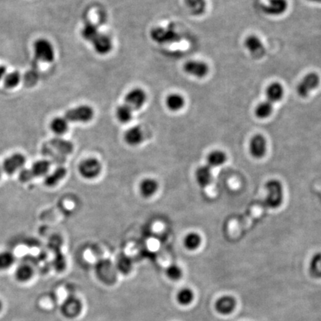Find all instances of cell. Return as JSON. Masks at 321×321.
<instances>
[{
    "mask_svg": "<svg viewBox=\"0 0 321 321\" xmlns=\"http://www.w3.org/2000/svg\"><path fill=\"white\" fill-rule=\"evenodd\" d=\"M201 237L196 232L189 233L184 240V245L189 251H195L201 245Z\"/></svg>",
    "mask_w": 321,
    "mask_h": 321,
    "instance_id": "obj_30",
    "label": "cell"
},
{
    "mask_svg": "<svg viewBox=\"0 0 321 321\" xmlns=\"http://www.w3.org/2000/svg\"><path fill=\"white\" fill-rule=\"evenodd\" d=\"M100 33L98 25L90 21L86 22L81 31V35L83 39L89 41V42H92Z\"/></svg>",
    "mask_w": 321,
    "mask_h": 321,
    "instance_id": "obj_27",
    "label": "cell"
},
{
    "mask_svg": "<svg viewBox=\"0 0 321 321\" xmlns=\"http://www.w3.org/2000/svg\"><path fill=\"white\" fill-rule=\"evenodd\" d=\"M2 173H3V170H2V165L0 164V179L2 177Z\"/></svg>",
    "mask_w": 321,
    "mask_h": 321,
    "instance_id": "obj_39",
    "label": "cell"
},
{
    "mask_svg": "<svg viewBox=\"0 0 321 321\" xmlns=\"http://www.w3.org/2000/svg\"><path fill=\"white\" fill-rule=\"evenodd\" d=\"M184 2L192 15H202L207 8L206 0H184Z\"/></svg>",
    "mask_w": 321,
    "mask_h": 321,
    "instance_id": "obj_23",
    "label": "cell"
},
{
    "mask_svg": "<svg viewBox=\"0 0 321 321\" xmlns=\"http://www.w3.org/2000/svg\"><path fill=\"white\" fill-rule=\"evenodd\" d=\"M227 155L221 150H214L207 155V165L210 167H217L226 162Z\"/></svg>",
    "mask_w": 321,
    "mask_h": 321,
    "instance_id": "obj_24",
    "label": "cell"
},
{
    "mask_svg": "<svg viewBox=\"0 0 321 321\" xmlns=\"http://www.w3.org/2000/svg\"><path fill=\"white\" fill-rule=\"evenodd\" d=\"M321 79L319 75L315 72L309 73L302 78L297 87V92L300 97L306 99L309 97L311 92L319 86Z\"/></svg>",
    "mask_w": 321,
    "mask_h": 321,
    "instance_id": "obj_7",
    "label": "cell"
},
{
    "mask_svg": "<svg viewBox=\"0 0 321 321\" xmlns=\"http://www.w3.org/2000/svg\"><path fill=\"white\" fill-rule=\"evenodd\" d=\"M267 194L265 203L267 207L271 209H276L282 204L283 200V188L282 184L278 180H270L265 184Z\"/></svg>",
    "mask_w": 321,
    "mask_h": 321,
    "instance_id": "obj_1",
    "label": "cell"
},
{
    "mask_svg": "<svg viewBox=\"0 0 321 321\" xmlns=\"http://www.w3.org/2000/svg\"><path fill=\"white\" fill-rule=\"evenodd\" d=\"M20 75L18 72H11L5 77V86L8 89H12L19 84L20 81Z\"/></svg>",
    "mask_w": 321,
    "mask_h": 321,
    "instance_id": "obj_36",
    "label": "cell"
},
{
    "mask_svg": "<svg viewBox=\"0 0 321 321\" xmlns=\"http://www.w3.org/2000/svg\"><path fill=\"white\" fill-rule=\"evenodd\" d=\"M116 268L117 271H120L123 275H128L133 268L131 260L127 256H121L118 260Z\"/></svg>",
    "mask_w": 321,
    "mask_h": 321,
    "instance_id": "obj_34",
    "label": "cell"
},
{
    "mask_svg": "<svg viewBox=\"0 0 321 321\" xmlns=\"http://www.w3.org/2000/svg\"><path fill=\"white\" fill-rule=\"evenodd\" d=\"M101 170V163L95 158H87L78 166V172L85 180H95L100 174Z\"/></svg>",
    "mask_w": 321,
    "mask_h": 321,
    "instance_id": "obj_2",
    "label": "cell"
},
{
    "mask_svg": "<svg viewBox=\"0 0 321 321\" xmlns=\"http://www.w3.org/2000/svg\"><path fill=\"white\" fill-rule=\"evenodd\" d=\"M2 308H3V303H2V301L0 300V312L2 310Z\"/></svg>",
    "mask_w": 321,
    "mask_h": 321,
    "instance_id": "obj_40",
    "label": "cell"
},
{
    "mask_svg": "<svg viewBox=\"0 0 321 321\" xmlns=\"http://www.w3.org/2000/svg\"><path fill=\"white\" fill-rule=\"evenodd\" d=\"M185 104L184 98L180 94H171L166 99V105L170 110L177 112L181 110Z\"/></svg>",
    "mask_w": 321,
    "mask_h": 321,
    "instance_id": "obj_25",
    "label": "cell"
},
{
    "mask_svg": "<svg viewBox=\"0 0 321 321\" xmlns=\"http://www.w3.org/2000/svg\"><path fill=\"white\" fill-rule=\"evenodd\" d=\"M273 103L268 100L261 102L255 109V116L261 119H265L270 117L273 112Z\"/></svg>",
    "mask_w": 321,
    "mask_h": 321,
    "instance_id": "obj_33",
    "label": "cell"
},
{
    "mask_svg": "<svg viewBox=\"0 0 321 321\" xmlns=\"http://www.w3.org/2000/svg\"><path fill=\"white\" fill-rule=\"evenodd\" d=\"M245 49L248 51L250 55L254 59L259 60L263 58L266 53L265 46L261 40L256 35H250L245 39Z\"/></svg>",
    "mask_w": 321,
    "mask_h": 321,
    "instance_id": "obj_9",
    "label": "cell"
},
{
    "mask_svg": "<svg viewBox=\"0 0 321 321\" xmlns=\"http://www.w3.org/2000/svg\"><path fill=\"white\" fill-rule=\"evenodd\" d=\"M196 181L201 187L210 185L213 180L212 170L208 165L200 166L195 173Z\"/></svg>",
    "mask_w": 321,
    "mask_h": 321,
    "instance_id": "obj_18",
    "label": "cell"
},
{
    "mask_svg": "<svg viewBox=\"0 0 321 321\" xmlns=\"http://www.w3.org/2000/svg\"><path fill=\"white\" fill-rule=\"evenodd\" d=\"M147 95L143 89L136 88L128 92L125 97L124 103L133 111L139 110L145 103Z\"/></svg>",
    "mask_w": 321,
    "mask_h": 321,
    "instance_id": "obj_10",
    "label": "cell"
},
{
    "mask_svg": "<svg viewBox=\"0 0 321 321\" xmlns=\"http://www.w3.org/2000/svg\"><path fill=\"white\" fill-rule=\"evenodd\" d=\"M51 130L58 136H62L68 131L69 122L64 117H57L51 122Z\"/></svg>",
    "mask_w": 321,
    "mask_h": 321,
    "instance_id": "obj_26",
    "label": "cell"
},
{
    "mask_svg": "<svg viewBox=\"0 0 321 321\" xmlns=\"http://www.w3.org/2000/svg\"><path fill=\"white\" fill-rule=\"evenodd\" d=\"M237 302L233 297L223 296L217 300L215 304L216 310L221 315H227L234 312Z\"/></svg>",
    "mask_w": 321,
    "mask_h": 321,
    "instance_id": "obj_15",
    "label": "cell"
},
{
    "mask_svg": "<svg viewBox=\"0 0 321 321\" xmlns=\"http://www.w3.org/2000/svg\"><path fill=\"white\" fill-rule=\"evenodd\" d=\"M166 275L169 279L173 281H180L183 275V271L181 267L176 264L169 265L166 269Z\"/></svg>",
    "mask_w": 321,
    "mask_h": 321,
    "instance_id": "obj_35",
    "label": "cell"
},
{
    "mask_svg": "<svg viewBox=\"0 0 321 321\" xmlns=\"http://www.w3.org/2000/svg\"><path fill=\"white\" fill-rule=\"evenodd\" d=\"M91 43L93 45L95 52L99 55H106L112 49V40L103 33L99 34Z\"/></svg>",
    "mask_w": 321,
    "mask_h": 321,
    "instance_id": "obj_14",
    "label": "cell"
},
{
    "mask_svg": "<svg viewBox=\"0 0 321 321\" xmlns=\"http://www.w3.org/2000/svg\"><path fill=\"white\" fill-rule=\"evenodd\" d=\"M5 73V68L3 66H0V80L3 78Z\"/></svg>",
    "mask_w": 321,
    "mask_h": 321,
    "instance_id": "obj_37",
    "label": "cell"
},
{
    "mask_svg": "<svg viewBox=\"0 0 321 321\" xmlns=\"http://www.w3.org/2000/svg\"><path fill=\"white\" fill-rule=\"evenodd\" d=\"M93 117V109L87 105H81L69 109L64 116L68 122L73 123H87L92 120Z\"/></svg>",
    "mask_w": 321,
    "mask_h": 321,
    "instance_id": "obj_3",
    "label": "cell"
},
{
    "mask_svg": "<svg viewBox=\"0 0 321 321\" xmlns=\"http://www.w3.org/2000/svg\"><path fill=\"white\" fill-rule=\"evenodd\" d=\"M133 112L134 111L130 106L123 103V104L118 106L116 112V118L120 123H128L133 119Z\"/></svg>",
    "mask_w": 321,
    "mask_h": 321,
    "instance_id": "obj_28",
    "label": "cell"
},
{
    "mask_svg": "<svg viewBox=\"0 0 321 321\" xmlns=\"http://www.w3.org/2000/svg\"><path fill=\"white\" fill-rule=\"evenodd\" d=\"M67 174V170L65 167H60L55 169L52 173L45 176L44 183L45 185L49 187H53L58 185Z\"/></svg>",
    "mask_w": 321,
    "mask_h": 321,
    "instance_id": "obj_21",
    "label": "cell"
},
{
    "mask_svg": "<svg viewBox=\"0 0 321 321\" xmlns=\"http://www.w3.org/2000/svg\"><path fill=\"white\" fill-rule=\"evenodd\" d=\"M83 310V303L77 297H68L61 305L60 312L65 318L74 319L79 316Z\"/></svg>",
    "mask_w": 321,
    "mask_h": 321,
    "instance_id": "obj_8",
    "label": "cell"
},
{
    "mask_svg": "<svg viewBox=\"0 0 321 321\" xmlns=\"http://www.w3.org/2000/svg\"><path fill=\"white\" fill-rule=\"evenodd\" d=\"M159 188V182L153 178L144 179L139 184L140 195L144 198H151L157 193Z\"/></svg>",
    "mask_w": 321,
    "mask_h": 321,
    "instance_id": "obj_16",
    "label": "cell"
},
{
    "mask_svg": "<svg viewBox=\"0 0 321 321\" xmlns=\"http://www.w3.org/2000/svg\"><path fill=\"white\" fill-rule=\"evenodd\" d=\"M266 99L270 103H275L281 101L283 98L284 89L282 85L278 82L272 83L267 88Z\"/></svg>",
    "mask_w": 321,
    "mask_h": 321,
    "instance_id": "obj_20",
    "label": "cell"
},
{
    "mask_svg": "<svg viewBox=\"0 0 321 321\" xmlns=\"http://www.w3.org/2000/svg\"><path fill=\"white\" fill-rule=\"evenodd\" d=\"M34 51L37 59L41 62H52L55 60V49L47 40H38L34 45Z\"/></svg>",
    "mask_w": 321,
    "mask_h": 321,
    "instance_id": "obj_4",
    "label": "cell"
},
{
    "mask_svg": "<svg viewBox=\"0 0 321 321\" xmlns=\"http://www.w3.org/2000/svg\"><path fill=\"white\" fill-rule=\"evenodd\" d=\"M35 275L33 267L28 263H22L18 265L15 270V278L20 282H26L31 281Z\"/></svg>",
    "mask_w": 321,
    "mask_h": 321,
    "instance_id": "obj_22",
    "label": "cell"
},
{
    "mask_svg": "<svg viewBox=\"0 0 321 321\" xmlns=\"http://www.w3.org/2000/svg\"><path fill=\"white\" fill-rule=\"evenodd\" d=\"M309 2H316V3L321 4V0H308Z\"/></svg>",
    "mask_w": 321,
    "mask_h": 321,
    "instance_id": "obj_38",
    "label": "cell"
},
{
    "mask_svg": "<svg viewBox=\"0 0 321 321\" xmlns=\"http://www.w3.org/2000/svg\"><path fill=\"white\" fill-rule=\"evenodd\" d=\"M16 261L15 255L11 251L0 252V271H5L13 266Z\"/></svg>",
    "mask_w": 321,
    "mask_h": 321,
    "instance_id": "obj_32",
    "label": "cell"
},
{
    "mask_svg": "<svg viewBox=\"0 0 321 321\" xmlns=\"http://www.w3.org/2000/svg\"><path fill=\"white\" fill-rule=\"evenodd\" d=\"M184 71L191 76L203 78L209 73V66L203 61L190 60L184 64Z\"/></svg>",
    "mask_w": 321,
    "mask_h": 321,
    "instance_id": "obj_11",
    "label": "cell"
},
{
    "mask_svg": "<svg viewBox=\"0 0 321 321\" xmlns=\"http://www.w3.org/2000/svg\"><path fill=\"white\" fill-rule=\"evenodd\" d=\"M123 139L128 145L136 147L143 141V130L139 126H133L125 132Z\"/></svg>",
    "mask_w": 321,
    "mask_h": 321,
    "instance_id": "obj_17",
    "label": "cell"
},
{
    "mask_svg": "<svg viewBox=\"0 0 321 321\" xmlns=\"http://www.w3.org/2000/svg\"><path fill=\"white\" fill-rule=\"evenodd\" d=\"M51 168V163L47 160H39L28 168L32 180L47 176Z\"/></svg>",
    "mask_w": 321,
    "mask_h": 321,
    "instance_id": "obj_19",
    "label": "cell"
},
{
    "mask_svg": "<svg viewBox=\"0 0 321 321\" xmlns=\"http://www.w3.org/2000/svg\"><path fill=\"white\" fill-rule=\"evenodd\" d=\"M26 161V158L22 153H14L4 160L2 164L3 173L8 176H12L22 170Z\"/></svg>",
    "mask_w": 321,
    "mask_h": 321,
    "instance_id": "obj_5",
    "label": "cell"
},
{
    "mask_svg": "<svg viewBox=\"0 0 321 321\" xmlns=\"http://www.w3.org/2000/svg\"><path fill=\"white\" fill-rule=\"evenodd\" d=\"M249 150L251 156L256 159L263 157L267 151L266 139L262 135H255L250 141Z\"/></svg>",
    "mask_w": 321,
    "mask_h": 321,
    "instance_id": "obj_12",
    "label": "cell"
},
{
    "mask_svg": "<svg viewBox=\"0 0 321 321\" xmlns=\"http://www.w3.org/2000/svg\"><path fill=\"white\" fill-rule=\"evenodd\" d=\"M309 274L315 279H321V253H317L312 257L309 263Z\"/></svg>",
    "mask_w": 321,
    "mask_h": 321,
    "instance_id": "obj_29",
    "label": "cell"
},
{
    "mask_svg": "<svg viewBox=\"0 0 321 321\" xmlns=\"http://www.w3.org/2000/svg\"><path fill=\"white\" fill-rule=\"evenodd\" d=\"M98 278L104 283L111 285L117 279V268L109 261H102L96 266Z\"/></svg>",
    "mask_w": 321,
    "mask_h": 321,
    "instance_id": "obj_6",
    "label": "cell"
},
{
    "mask_svg": "<svg viewBox=\"0 0 321 321\" xmlns=\"http://www.w3.org/2000/svg\"><path fill=\"white\" fill-rule=\"evenodd\" d=\"M194 299V293L189 288H183L176 295V301L181 306H188Z\"/></svg>",
    "mask_w": 321,
    "mask_h": 321,
    "instance_id": "obj_31",
    "label": "cell"
},
{
    "mask_svg": "<svg viewBox=\"0 0 321 321\" xmlns=\"http://www.w3.org/2000/svg\"><path fill=\"white\" fill-rule=\"evenodd\" d=\"M288 8L287 0H268V3L262 6V11L268 15L278 17L285 14Z\"/></svg>",
    "mask_w": 321,
    "mask_h": 321,
    "instance_id": "obj_13",
    "label": "cell"
}]
</instances>
